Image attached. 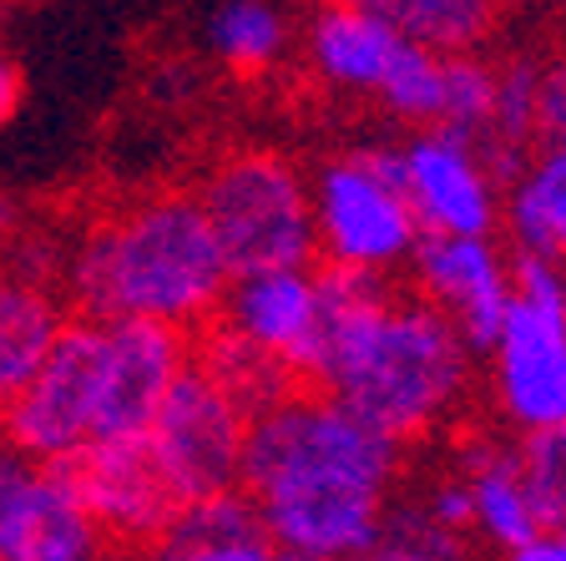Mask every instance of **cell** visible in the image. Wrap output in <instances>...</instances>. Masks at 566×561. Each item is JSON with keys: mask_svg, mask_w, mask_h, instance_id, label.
Returning a JSON list of instances; mask_svg holds the SVG:
<instances>
[{"mask_svg": "<svg viewBox=\"0 0 566 561\" xmlns=\"http://www.w3.org/2000/svg\"><path fill=\"white\" fill-rule=\"evenodd\" d=\"M218 233L198 193H157L112 212L71 248L66 293L92 319H163L198 329L228 293Z\"/></svg>", "mask_w": 566, "mask_h": 561, "instance_id": "3957f363", "label": "cell"}, {"mask_svg": "<svg viewBox=\"0 0 566 561\" xmlns=\"http://www.w3.org/2000/svg\"><path fill=\"white\" fill-rule=\"evenodd\" d=\"M349 561H471V537L440 527L424 506H389L379 537Z\"/></svg>", "mask_w": 566, "mask_h": 561, "instance_id": "cb8c5ba5", "label": "cell"}, {"mask_svg": "<svg viewBox=\"0 0 566 561\" xmlns=\"http://www.w3.org/2000/svg\"><path fill=\"white\" fill-rule=\"evenodd\" d=\"M455 470L471 486V531L501 551H516L536 531H546L542 511L531 501V486L521 476L516 445L495 435H471L455 450Z\"/></svg>", "mask_w": 566, "mask_h": 561, "instance_id": "e0dca14e", "label": "cell"}, {"mask_svg": "<svg viewBox=\"0 0 566 561\" xmlns=\"http://www.w3.org/2000/svg\"><path fill=\"white\" fill-rule=\"evenodd\" d=\"M137 561H283L273 537L263 531L259 506L243 486L202 501H182L153 541L137 547Z\"/></svg>", "mask_w": 566, "mask_h": 561, "instance_id": "9a60e30c", "label": "cell"}, {"mask_svg": "<svg viewBox=\"0 0 566 561\" xmlns=\"http://www.w3.org/2000/svg\"><path fill=\"white\" fill-rule=\"evenodd\" d=\"M440 92H446V56L430 46L405 41L375 102L385 106L395 122H405V127H436Z\"/></svg>", "mask_w": 566, "mask_h": 561, "instance_id": "d4e9b609", "label": "cell"}, {"mask_svg": "<svg viewBox=\"0 0 566 561\" xmlns=\"http://www.w3.org/2000/svg\"><path fill=\"white\" fill-rule=\"evenodd\" d=\"M375 21H385L395 35L430 46L440 56L450 51H481L495 31L491 0H354Z\"/></svg>", "mask_w": 566, "mask_h": 561, "instance_id": "44dd1931", "label": "cell"}, {"mask_svg": "<svg viewBox=\"0 0 566 561\" xmlns=\"http://www.w3.org/2000/svg\"><path fill=\"white\" fill-rule=\"evenodd\" d=\"M66 319V299L51 279L25 269H0V415L41 370Z\"/></svg>", "mask_w": 566, "mask_h": 561, "instance_id": "ac0fdd59", "label": "cell"}, {"mask_svg": "<svg viewBox=\"0 0 566 561\" xmlns=\"http://www.w3.org/2000/svg\"><path fill=\"white\" fill-rule=\"evenodd\" d=\"M495 11H526V6H546V0H491Z\"/></svg>", "mask_w": 566, "mask_h": 561, "instance_id": "1f68e13d", "label": "cell"}, {"mask_svg": "<svg viewBox=\"0 0 566 561\" xmlns=\"http://www.w3.org/2000/svg\"><path fill=\"white\" fill-rule=\"evenodd\" d=\"M21 96H25V76H21V66H15L11 51L0 46V132L15 122V112H21Z\"/></svg>", "mask_w": 566, "mask_h": 561, "instance_id": "4dcf8cb0", "label": "cell"}, {"mask_svg": "<svg viewBox=\"0 0 566 561\" xmlns=\"http://www.w3.org/2000/svg\"><path fill=\"white\" fill-rule=\"evenodd\" d=\"M318 299L324 334L308 380L324 395L349 405L359 420L400 445L440 430L465 405L475 350L420 293L405 299L389 289L385 273L324 263Z\"/></svg>", "mask_w": 566, "mask_h": 561, "instance_id": "7a4b0ae2", "label": "cell"}, {"mask_svg": "<svg viewBox=\"0 0 566 561\" xmlns=\"http://www.w3.org/2000/svg\"><path fill=\"white\" fill-rule=\"evenodd\" d=\"M192 364L208 374L212 385H223L228 395L243 405L248 420H253L259 409L279 405V399L294 389V380H298L283 360H273V354L259 350V344H248L243 334H233L228 324L208 329V340L192 344Z\"/></svg>", "mask_w": 566, "mask_h": 561, "instance_id": "7402d4cb", "label": "cell"}, {"mask_svg": "<svg viewBox=\"0 0 566 561\" xmlns=\"http://www.w3.org/2000/svg\"><path fill=\"white\" fill-rule=\"evenodd\" d=\"M106 370H102V435H142L167 389L192 364V329L163 319H102Z\"/></svg>", "mask_w": 566, "mask_h": 561, "instance_id": "4fadbf2b", "label": "cell"}, {"mask_svg": "<svg viewBox=\"0 0 566 561\" xmlns=\"http://www.w3.org/2000/svg\"><path fill=\"white\" fill-rule=\"evenodd\" d=\"M208 51L238 76H259L289 51V21L273 0H218L208 15Z\"/></svg>", "mask_w": 566, "mask_h": 561, "instance_id": "603a6c76", "label": "cell"}, {"mask_svg": "<svg viewBox=\"0 0 566 561\" xmlns=\"http://www.w3.org/2000/svg\"><path fill=\"white\" fill-rule=\"evenodd\" d=\"M506 561H566V516L556 527L536 531L531 541H521L516 551H506Z\"/></svg>", "mask_w": 566, "mask_h": 561, "instance_id": "f546056e", "label": "cell"}, {"mask_svg": "<svg viewBox=\"0 0 566 561\" xmlns=\"http://www.w3.org/2000/svg\"><path fill=\"white\" fill-rule=\"evenodd\" d=\"M491 106H495V61H485L481 51H450L436 127L481 142L485 122H491Z\"/></svg>", "mask_w": 566, "mask_h": 561, "instance_id": "484cf974", "label": "cell"}, {"mask_svg": "<svg viewBox=\"0 0 566 561\" xmlns=\"http://www.w3.org/2000/svg\"><path fill=\"white\" fill-rule=\"evenodd\" d=\"M501 228L516 253L552 258L566 269V147H536L506 183Z\"/></svg>", "mask_w": 566, "mask_h": 561, "instance_id": "d6986e66", "label": "cell"}, {"mask_svg": "<svg viewBox=\"0 0 566 561\" xmlns=\"http://www.w3.org/2000/svg\"><path fill=\"white\" fill-rule=\"evenodd\" d=\"M562 299H566V269H562Z\"/></svg>", "mask_w": 566, "mask_h": 561, "instance_id": "d6a6232c", "label": "cell"}, {"mask_svg": "<svg viewBox=\"0 0 566 561\" xmlns=\"http://www.w3.org/2000/svg\"><path fill=\"white\" fill-rule=\"evenodd\" d=\"M198 202L233 273L294 269L318 258L314 198L294 157L269 153V147L228 153L202 177Z\"/></svg>", "mask_w": 566, "mask_h": 561, "instance_id": "277c9868", "label": "cell"}, {"mask_svg": "<svg viewBox=\"0 0 566 561\" xmlns=\"http://www.w3.org/2000/svg\"><path fill=\"white\" fill-rule=\"evenodd\" d=\"M511 309L495 329L485 364L491 395L511 430H552L566 425V299L562 263L536 253H511Z\"/></svg>", "mask_w": 566, "mask_h": 561, "instance_id": "8992f818", "label": "cell"}, {"mask_svg": "<svg viewBox=\"0 0 566 561\" xmlns=\"http://www.w3.org/2000/svg\"><path fill=\"white\" fill-rule=\"evenodd\" d=\"M314 238L318 258L339 269L395 273L420 243V218L410 208L400 173V147H349L314 167Z\"/></svg>", "mask_w": 566, "mask_h": 561, "instance_id": "5b68a950", "label": "cell"}, {"mask_svg": "<svg viewBox=\"0 0 566 561\" xmlns=\"http://www.w3.org/2000/svg\"><path fill=\"white\" fill-rule=\"evenodd\" d=\"M61 466L71 470L86 511L96 516V527L112 541H127V547L153 541L182 506L142 435H102Z\"/></svg>", "mask_w": 566, "mask_h": 561, "instance_id": "7c38bea8", "label": "cell"}, {"mask_svg": "<svg viewBox=\"0 0 566 561\" xmlns=\"http://www.w3.org/2000/svg\"><path fill=\"white\" fill-rule=\"evenodd\" d=\"M400 173L424 233H495L501 228L506 193L471 137L420 127L400 147Z\"/></svg>", "mask_w": 566, "mask_h": 561, "instance_id": "8fae6325", "label": "cell"}, {"mask_svg": "<svg viewBox=\"0 0 566 561\" xmlns=\"http://www.w3.org/2000/svg\"><path fill=\"white\" fill-rule=\"evenodd\" d=\"M400 46L405 35H395L385 21H375L354 0H324L308 15V31H304L308 71L329 92H344V96H379Z\"/></svg>", "mask_w": 566, "mask_h": 561, "instance_id": "2e32d148", "label": "cell"}, {"mask_svg": "<svg viewBox=\"0 0 566 561\" xmlns=\"http://www.w3.org/2000/svg\"><path fill=\"white\" fill-rule=\"evenodd\" d=\"M405 269L415 273V293L460 329V340L475 354L491 350L516 293L511 253L495 233H420Z\"/></svg>", "mask_w": 566, "mask_h": 561, "instance_id": "30bf717a", "label": "cell"}, {"mask_svg": "<svg viewBox=\"0 0 566 561\" xmlns=\"http://www.w3.org/2000/svg\"><path fill=\"white\" fill-rule=\"evenodd\" d=\"M566 147V51L542 61L536 76V147Z\"/></svg>", "mask_w": 566, "mask_h": 561, "instance_id": "83f0119b", "label": "cell"}, {"mask_svg": "<svg viewBox=\"0 0 566 561\" xmlns=\"http://www.w3.org/2000/svg\"><path fill=\"white\" fill-rule=\"evenodd\" d=\"M112 537L61 460L0 445V561H106Z\"/></svg>", "mask_w": 566, "mask_h": 561, "instance_id": "9c48e42d", "label": "cell"}, {"mask_svg": "<svg viewBox=\"0 0 566 561\" xmlns=\"http://www.w3.org/2000/svg\"><path fill=\"white\" fill-rule=\"evenodd\" d=\"M420 506L436 516L440 527L475 537V531H471V486H465V476H460V470H446V476L430 480V491H424Z\"/></svg>", "mask_w": 566, "mask_h": 561, "instance_id": "f1b7e54d", "label": "cell"}, {"mask_svg": "<svg viewBox=\"0 0 566 561\" xmlns=\"http://www.w3.org/2000/svg\"><path fill=\"white\" fill-rule=\"evenodd\" d=\"M536 76H542L536 56L495 61V106L475 153L485 157V167L501 183H511L521 173V163L536 153Z\"/></svg>", "mask_w": 566, "mask_h": 561, "instance_id": "ffe728a7", "label": "cell"}, {"mask_svg": "<svg viewBox=\"0 0 566 561\" xmlns=\"http://www.w3.org/2000/svg\"><path fill=\"white\" fill-rule=\"evenodd\" d=\"M516 460H521V476H526L531 501H536L542 521L556 527L566 516V425L521 435Z\"/></svg>", "mask_w": 566, "mask_h": 561, "instance_id": "4316f807", "label": "cell"}, {"mask_svg": "<svg viewBox=\"0 0 566 561\" xmlns=\"http://www.w3.org/2000/svg\"><path fill=\"white\" fill-rule=\"evenodd\" d=\"M218 319L233 334H243L248 344L283 360L298 380L314 374L318 334H324V299H318V273L308 263L233 273L223 304H218Z\"/></svg>", "mask_w": 566, "mask_h": 561, "instance_id": "5bb4252c", "label": "cell"}, {"mask_svg": "<svg viewBox=\"0 0 566 561\" xmlns=\"http://www.w3.org/2000/svg\"><path fill=\"white\" fill-rule=\"evenodd\" d=\"M142 440H147L177 501H202V496L243 486L248 415L198 364H188L182 380L167 389V399L147 420Z\"/></svg>", "mask_w": 566, "mask_h": 561, "instance_id": "ba28073f", "label": "cell"}, {"mask_svg": "<svg viewBox=\"0 0 566 561\" xmlns=\"http://www.w3.org/2000/svg\"><path fill=\"white\" fill-rule=\"evenodd\" d=\"M102 319H66L41 370L25 380V389L0 415V440L35 460H71L82 445L96 440V425H102Z\"/></svg>", "mask_w": 566, "mask_h": 561, "instance_id": "52a82bcc", "label": "cell"}, {"mask_svg": "<svg viewBox=\"0 0 566 561\" xmlns=\"http://www.w3.org/2000/svg\"><path fill=\"white\" fill-rule=\"evenodd\" d=\"M400 480V440L334 395H289L248 420L243 491L283 561H349L379 537Z\"/></svg>", "mask_w": 566, "mask_h": 561, "instance_id": "6da1fadb", "label": "cell"}]
</instances>
